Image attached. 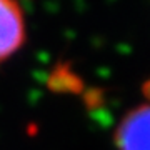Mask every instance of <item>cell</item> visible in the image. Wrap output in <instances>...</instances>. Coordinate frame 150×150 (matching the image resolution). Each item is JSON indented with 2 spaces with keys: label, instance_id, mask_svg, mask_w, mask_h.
<instances>
[{
  "label": "cell",
  "instance_id": "cell-1",
  "mask_svg": "<svg viewBox=\"0 0 150 150\" xmlns=\"http://www.w3.org/2000/svg\"><path fill=\"white\" fill-rule=\"evenodd\" d=\"M117 150H150V103L132 108L115 130Z\"/></svg>",
  "mask_w": 150,
  "mask_h": 150
},
{
  "label": "cell",
  "instance_id": "cell-2",
  "mask_svg": "<svg viewBox=\"0 0 150 150\" xmlns=\"http://www.w3.org/2000/svg\"><path fill=\"white\" fill-rule=\"evenodd\" d=\"M25 42V18L17 0H0V62L10 59Z\"/></svg>",
  "mask_w": 150,
  "mask_h": 150
},
{
  "label": "cell",
  "instance_id": "cell-3",
  "mask_svg": "<svg viewBox=\"0 0 150 150\" xmlns=\"http://www.w3.org/2000/svg\"><path fill=\"white\" fill-rule=\"evenodd\" d=\"M142 92H144V95H145V98L149 100V103H150V80H147L144 83V87H142Z\"/></svg>",
  "mask_w": 150,
  "mask_h": 150
}]
</instances>
